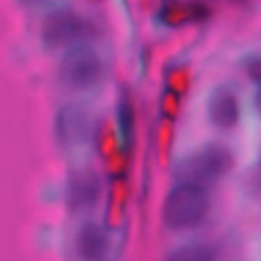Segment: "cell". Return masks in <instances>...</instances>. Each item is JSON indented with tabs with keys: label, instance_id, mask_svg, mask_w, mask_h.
Masks as SVG:
<instances>
[{
	"label": "cell",
	"instance_id": "obj_5",
	"mask_svg": "<svg viewBox=\"0 0 261 261\" xmlns=\"http://www.w3.org/2000/svg\"><path fill=\"white\" fill-rule=\"evenodd\" d=\"M103 197L101 175L92 166H79L68 172L65 181V206L72 217L95 211Z\"/></svg>",
	"mask_w": 261,
	"mask_h": 261
},
{
	"label": "cell",
	"instance_id": "obj_2",
	"mask_svg": "<svg viewBox=\"0 0 261 261\" xmlns=\"http://www.w3.org/2000/svg\"><path fill=\"white\" fill-rule=\"evenodd\" d=\"M106 72L108 68L101 54L86 43L71 46L57 66L60 85L80 94L97 89L105 82Z\"/></svg>",
	"mask_w": 261,
	"mask_h": 261
},
{
	"label": "cell",
	"instance_id": "obj_22",
	"mask_svg": "<svg viewBox=\"0 0 261 261\" xmlns=\"http://www.w3.org/2000/svg\"><path fill=\"white\" fill-rule=\"evenodd\" d=\"M259 168H261V159H259Z\"/></svg>",
	"mask_w": 261,
	"mask_h": 261
},
{
	"label": "cell",
	"instance_id": "obj_8",
	"mask_svg": "<svg viewBox=\"0 0 261 261\" xmlns=\"http://www.w3.org/2000/svg\"><path fill=\"white\" fill-rule=\"evenodd\" d=\"M240 98L230 85L217 86L206 105V114L209 123L218 130H230L240 121Z\"/></svg>",
	"mask_w": 261,
	"mask_h": 261
},
{
	"label": "cell",
	"instance_id": "obj_11",
	"mask_svg": "<svg viewBox=\"0 0 261 261\" xmlns=\"http://www.w3.org/2000/svg\"><path fill=\"white\" fill-rule=\"evenodd\" d=\"M118 137L121 143L123 152L130 159L136 146V124H137V111L134 98L127 88H121L117 105H115V117H114Z\"/></svg>",
	"mask_w": 261,
	"mask_h": 261
},
{
	"label": "cell",
	"instance_id": "obj_19",
	"mask_svg": "<svg viewBox=\"0 0 261 261\" xmlns=\"http://www.w3.org/2000/svg\"><path fill=\"white\" fill-rule=\"evenodd\" d=\"M252 105H253V109L255 112L261 117V86L256 88V91L253 92V97H252Z\"/></svg>",
	"mask_w": 261,
	"mask_h": 261
},
{
	"label": "cell",
	"instance_id": "obj_9",
	"mask_svg": "<svg viewBox=\"0 0 261 261\" xmlns=\"http://www.w3.org/2000/svg\"><path fill=\"white\" fill-rule=\"evenodd\" d=\"M212 16L211 8L201 0H165L159 19L168 28H181L189 23L204 22Z\"/></svg>",
	"mask_w": 261,
	"mask_h": 261
},
{
	"label": "cell",
	"instance_id": "obj_3",
	"mask_svg": "<svg viewBox=\"0 0 261 261\" xmlns=\"http://www.w3.org/2000/svg\"><path fill=\"white\" fill-rule=\"evenodd\" d=\"M233 165L235 159L229 148L211 143L178 162L174 169V177L177 181L195 183L206 188L226 177Z\"/></svg>",
	"mask_w": 261,
	"mask_h": 261
},
{
	"label": "cell",
	"instance_id": "obj_20",
	"mask_svg": "<svg viewBox=\"0 0 261 261\" xmlns=\"http://www.w3.org/2000/svg\"><path fill=\"white\" fill-rule=\"evenodd\" d=\"M20 2H22L25 7L34 8V7H40V5H45V4H48L49 0H20Z\"/></svg>",
	"mask_w": 261,
	"mask_h": 261
},
{
	"label": "cell",
	"instance_id": "obj_1",
	"mask_svg": "<svg viewBox=\"0 0 261 261\" xmlns=\"http://www.w3.org/2000/svg\"><path fill=\"white\" fill-rule=\"evenodd\" d=\"M211 211L207 188L177 181L166 194L162 206V221L172 232H185L198 227Z\"/></svg>",
	"mask_w": 261,
	"mask_h": 261
},
{
	"label": "cell",
	"instance_id": "obj_6",
	"mask_svg": "<svg viewBox=\"0 0 261 261\" xmlns=\"http://www.w3.org/2000/svg\"><path fill=\"white\" fill-rule=\"evenodd\" d=\"M92 130L89 112L82 105L69 103L57 111L54 118V137L62 149L71 151L86 143Z\"/></svg>",
	"mask_w": 261,
	"mask_h": 261
},
{
	"label": "cell",
	"instance_id": "obj_10",
	"mask_svg": "<svg viewBox=\"0 0 261 261\" xmlns=\"http://www.w3.org/2000/svg\"><path fill=\"white\" fill-rule=\"evenodd\" d=\"M108 181L109 186L106 191L101 224L108 232H115L120 230L124 224L130 188H129L127 177L108 180Z\"/></svg>",
	"mask_w": 261,
	"mask_h": 261
},
{
	"label": "cell",
	"instance_id": "obj_12",
	"mask_svg": "<svg viewBox=\"0 0 261 261\" xmlns=\"http://www.w3.org/2000/svg\"><path fill=\"white\" fill-rule=\"evenodd\" d=\"M92 140H94L95 152L101 160L111 157L112 154L121 149L118 130L112 117L105 115L98 120V123L92 130Z\"/></svg>",
	"mask_w": 261,
	"mask_h": 261
},
{
	"label": "cell",
	"instance_id": "obj_14",
	"mask_svg": "<svg viewBox=\"0 0 261 261\" xmlns=\"http://www.w3.org/2000/svg\"><path fill=\"white\" fill-rule=\"evenodd\" d=\"M191 82V72L186 66H172L166 71L165 75V88L177 95L186 92Z\"/></svg>",
	"mask_w": 261,
	"mask_h": 261
},
{
	"label": "cell",
	"instance_id": "obj_7",
	"mask_svg": "<svg viewBox=\"0 0 261 261\" xmlns=\"http://www.w3.org/2000/svg\"><path fill=\"white\" fill-rule=\"evenodd\" d=\"M111 232L101 223L85 220L74 235V252L79 261H105L111 250Z\"/></svg>",
	"mask_w": 261,
	"mask_h": 261
},
{
	"label": "cell",
	"instance_id": "obj_4",
	"mask_svg": "<svg viewBox=\"0 0 261 261\" xmlns=\"http://www.w3.org/2000/svg\"><path fill=\"white\" fill-rule=\"evenodd\" d=\"M97 36L98 30L94 22L71 8L51 11L40 27V39L43 46L48 49L83 45Z\"/></svg>",
	"mask_w": 261,
	"mask_h": 261
},
{
	"label": "cell",
	"instance_id": "obj_15",
	"mask_svg": "<svg viewBox=\"0 0 261 261\" xmlns=\"http://www.w3.org/2000/svg\"><path fill=\"white\" fill-rule=\"evenodd\" d=\"M129 157L120 149L118 152L112 154L111 157L101 160L103 163V172L108 180H115L121 177H127V168H129Z\"/></svg>",
	"mask_w": 261,
	"mask_h": 261
},
{
	"label": "cell",
	"instance_id": "obj_21",
	"mask_svg": "<svg viewBox=\"0 0 261 261\" xmlns=\"http://www.w3.org/2000/svg\"><path fill=\"white\" fill-rule=\"evenodd\" d=\"M227 2H238L240 4V2H244V0H227Z\"/></svg>",
	"mask_w": 261,
	"mask_h": 261
},
{
	"label": "cell",
	"instance_id": "obj_17",
	"mask_svg": "<svg viewBox=\"0 0 261 261\" xmlns=\"http://www.w3.org/2000/svg\"><path fill=\"white\" fill-rule=\"evenodd\" d=\"M180 111V95L171 92V91H163L160 97V114L163 120L172 121Z\"/></svg>",
	"mask_w": 261,
	"mask_h": 261
},
{
	"label": "cell",
	"instance_id": "obj_16",
	"mask_svg": "<svg viewBox=\"0 0 261 261\" xmlns=\"http://www.w3.org/2000/svg\"><path fill=\"white\" fill-rule=\"evenodd\" d=\"M171 140H172V121L163 120L159 124V133H157V154H159L160 163H165L166 160Z\"/></svg>",
	"mask_w": 261,
	"mask_h": 261
},
{
	"label": "cell",
	"instance_id": "obj_13",
	"mask_svg": "<svg viewBox=\"0 0 261 261\" xmlns=\"http://www.w3.org/2000/svg\"><path fill=\"white\" fill-rule=\"evenodd\" d=\"M163 261H217V252L204 243H188L172 249Z\"/></svg>",
	"mask_w": 261,
	"mask_h": 261
},
{
	"label": "cell",
	"instance_id": "obj_18",
	"mask_svg": "<svg viewBox=\"0 0 261 261\" xmlns=\"http://www.w3.org/2000/svg\"><path fill=\"white\" fill-rule=\"evenodd\" d=\"M246 72L252 82H255L258 86H261V57L252 59L246 66Z\"/></svg>",
	"mask_w": 261,
	"mask_h": 261
},
{
	"label": "cell",
	"instance_id": "obj_23",
	"mask_svg": "<svg viewBox=\"0 0 261 261\" xmlns=\"http://www.w3.org/2000/svg\"><path fill=\"white\" fill-rule=\"evenodd\" d=\"M94 2H97V0H94Z\"/></svg>",
	"mask_w": 261,
	"mask_h": 261
}]
</instances>
